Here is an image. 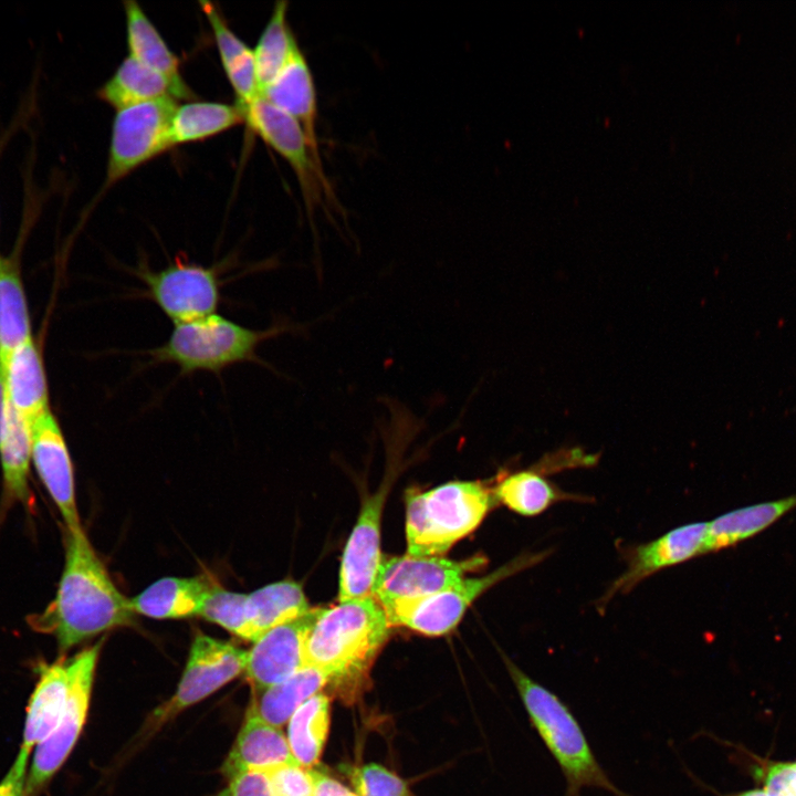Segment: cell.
Masks as SVG:
<instances>
[{"label":"cell","mask_w":796,"mask_h":796,"mask_svg":"<svg viewBox=\"0 0 796 796\" xmlns=\"http://www.w3.org/2000/svg\"><path fill=\"white\" fill-rule=\"evenodd\" d=\"M130 599L113 583L83 528L67 531L65 561L56 595L29 619L39 631L55 637L61 651L113 628L132 625Z\"/></svg>","instance_id":"1"},{"label":"cell","mask_w":796,"mask_h":796,"mask_svg":"<svg viewBox=\"0 0 796 796\" xmlns=\"http://www.w3.org/2000/svg\"><path fill=\"white\" fill-rule=\"evenodd\" d=\"M389 627L373 595L317 608L304 641L305 666L320 669L335 683L355 680L371 664Z\"/></svg>","instance_id":"2"},{"label":"cell","mask_w":796,"mask_h":796,"mask_svg":"<svg viewBox=\"0 0 796 796\" xmlns=\"http://www.w3.org/2000/svg\"><path fill=\"white\" fill-rule=\"evenodd\" d=\"M504 663L522 699L532 725L557 762L565 779L566 795L579 796L584 788H599L627 796L608 777L573 712L551 690L536 682L513 661Z\"/></svg>","instance_id":"3"},{"label":"cell","mask_w":796,"mask_h":796,"mask_svg":"<svg viewBox=\"0 0 796 796\" xmlns=\"http://www.w3.org/2000/svg\"><path fill=\"white\" fill-rule=\"evenodd\" d=\"M493 498V492L479 481H453L426 492L408 491V554L441 557L481 524Z\"/></svg>","instance_id":"4"},{"label":"cell","mask_w":796,"mask_h":796,"mask_svg":"<svg viewBox=\"0 0 796 796\" xmlns=\"http://www.w3.org/2000/svg\"><path fill=\"white\" fill-rule=\"evenodd\" d=\"M174 325L168 339L146 355L154 363L176 365L184 375L219 374L235 364L256 362L262 343L287 332L285 325L250 328L217 313Z\"/></svg>","instance_id":"5"},{"label":"cell","mask_w":796,"mask_h":796,"mask_svg":"<svg viewBox=\"0 0 796 796\" xmlns=\"http://www.w3.org/2000/svg\"><path fill=\"white\" fill-rule=\"evenodd\" d=\"M244 124L290 165L312 224L316 209H322L331 220L334 211L343 214L322 157L311 148L292 116L259 96L247 109Z\"/></svg>","instance_id":"6"},{"label":"cell","mask_w":796,"mask_h":796,"mask_svg":"<svg viewBox=\"0 0 796 796\" xmlns=\"http://www.w3.org/2000/svg\"><path fill=\"white\" fill-rule=\"evenodd\" d=\"M549 551L524 552L495 570L481 577H464L436 594L410 600L383 604L390 626H405L427 636L451 631L469 606L498 583L533 567L549 556Z\"/></svg>","instance_id":"7"},{"label":"cell","mask_w":796,"mask_h":796,"mask_svg":"<svg viewBox=\"0 0 796 796\" xmlns=\"http://www.w3.org/2000/svg\"><path fill=\"white\" fill-rule=\"evenodd\" d=\"M102 643L103 640L66 661L69 684L65 704L53 731L34 748L27 777L28 796H34L50 782L83 730Z\"/></svg>","instance_id":"8"},{"label":"cell","mask_w":796,"mask_h":796,"mask_svg":"<svg viewBox=\"0 0 796 796\" xmlns=\"http://www.w3.org/2000/svg\"><path fill=\"white\" fill-rule=\"evenodd\" d=\"M177 100L166 97L116 111L111 132L106 176L98 196L138 167L167 151Z\"/></svg>","instance_id":"9"},{"label":"cell","mask_w":796,"mask_h":796,"mask_svg":"<svg viewBox=\"0 0 796 796\" xmlns=\"http://www.w3.org/2000/svg\"><path fill=\"white\" fill-rule=\"evenodd\" d=\"M245 663V650L201 632L196 635L177 690L151 713L145 726L147 733L240 675Z\"/></svg>","instance_id":"10"},{"label":"cell","mask_w":796,"mask_h":796,"mask_svg":"<svg viewBox=\"0 0 796 796\" xmlns=\"http://www.w3.org/2000/svg\"><path fill=\"white\" fill-rule=\"evenodd\" d=\"M135 275L148 297L174 323H186L217 312L221 282L216 268L176 259L160 270L139 265Z\"/></svg>","instance_id":"11"},{"label":"cell","mask_w":796,"mask_h":796,"mask_svg":"<svg viewBox=\"0 0 796 796\" xmlns=\"http://www.w3.org/2000/svg\"><path fill=\"white\" fill-rule=\"evenodd\" d=\"M485 564L483 556L463 561L409 554L383 557L371 595L380 605L422 598L459 583Z\"/></svg>","instance_id":"12"},{"label":"cell","mask_w":796,"mask_h":796,"mask_svg":"<svg viewBox=\"0 0 796 796\" xmlns=\"http://www.w3.org/2000/svg\"><path fill=\"white\" fill-rule=\"evenodd\" d=\"M706 531L708 522L689 523L631 548L625 570L598 599V610H604L616 596L629 594L651 575L703 555Z\"/></svg>","instance_id":"13"},{"label":"cell","mask_w":796,"mask_h":796,"mask_svg":"<svg viewBox=\"0 0 796 796\" xmlns=\"http://www.w3.org/2000/svg\"><path fill=\"white\" fill-rule=\"evenodd\" d=\"M31 462L59 509L66 530H81L73 464L63 431L51 410L31 423Z\"/></svg>","instance_id":"14"},{"label":"cell","mask_w":796,"mask_h":796,"mask_svg":"<svg viewBox=\"0 0 796 796\" xmlns=\"http://www.w3.org/2000/svg\"><path fill=\"white\" fill-rule=\"evenodd\" d=\"M388 484L365 499L346 543L339 570V601L371 595L381 562L380 523Z\"/></svg>","instance_id":"15"},{"label":"cell","mask_w":796,"mask_h":796,"mask_svg":"<svg viewBox=\"0 0 796 796\" xmlns=\"http://www.w3.org/2000/svg\"><path fill=\"white\" fill-rule=\"evenodd\" d=\"M317 612L310 609L304 616L270 629L247 651L244 673L255 692L283 682L305 666L304 641Z\"/></svg>","instance_id":"16"},{"label":"cell","mask_w":796,"mask_h":796,"mask_svg":"<svg viewBox=\"0 0 796 796\" xmlns=\"http://www.w3.org/2000/svg\"><path fill=\"white\" fill-rule=\"evenodd\" d=\"M292 116L311 148L321 156L317 136V94L310 64L300 49L260 95Z\"/></svg>","instance_id":"17"},{"label":"cell","mask_w":796,"mask_h":796,"mask_svg":"<svg viewBox=\"0 0 796 796\" xmlns=\"http://www.w3.org/2000/svg\"><path fill=\"white\" fill-rule=\"evenodd\" d=\"M8 405L30 425L50 411L41 353L33 337L21 344L0 367Z\"/></svg>","instance_id":"18"},{"label":"cell","mask_w":796,"mask_h":796,"mask_svg":"<svg viewBox=\"0 0 796 796\" xmlns=\"http://www.w3.org/2000/svg\"><path fill=\"white\" fill-rule=\"evenodd\" d=\"M123 4L128 55L165 77L175 100H191L193 93L181 75L179 59L155 24L136 1L126 0Z\"/></svg>","instance_id":"19"},{"label":"cell","mask_w":796,"mask_h":796,"mask_svg":"<svg viewBox=\"0 0 796 796\" xmlns=\"http://www.w3.org/2000/svg\"><path fill=\"white\" fill-rule=\"evenodd\" d=\"M289 763L297 762L281 729L248 712L222 772L232 778L244 772H262Z\"/></svg>","instance_id":"20"},{"label":"cell","mask_w":796,"mask_h":796,"mask_svg":"<svg viewBox=\"0 0 796 796\" xmlns=\"http://www.w3.org/2000/svg\"><path fill=\"white\" fill-rule=\"evenodd\" d=\"M38 674L27 706L23 737L19 748V752L27 755H31L35 746L53 731L67 694L66 661L40 664Z\"/></svg>","instance_id":"21"},{"label":"cell","mask_w":796,"mask_h":796,"mask_svg":"<svg viewBox=\"0 0 796 796\" xmlns=\"http://www.w3.org/2000/svg\"><path fill=\"white\" fill-rule=\"evenodd\" d=\"M213 586L206 576L164 577L130 598L133 611L154 619L198 616Z\"/></svg>","instance_id":"22"},{"label":"cell","mask_w":796,"mask_h":796,"mask_svg":"<svg viewBox=\"0 0 796 796\" xmlns=\"http://www.w3.org/2000/svg\"><path fill=\"white\" fill-rule=\"evenodd\" d=\"M199 4L211 27L223 71L235 94V105L244 117L249 106L260 96L253 50L231 30L213 3L200 1Z\"/></svg>","instance_id":"23"},{"label":"cell","mask_w":796,"mask_h":796,"mask_svg":"<svg viewBox=\"0 0 796 796\" xmlns=\"http://www.w3.org/2000/svg\"><path fill=\"white\" fill-rule=\"evenodd\" d=\"M796 507V494L724 513L708 522L704 554L731 547L764 531Z\"/></svg>","instance_id":"24"},{"label":"cell","mask_w":796,"mask_h":796,"mask_svg":"<svg viewBox=\"0 0 796 796\" xmlns=\"http://www.w3.org/2000/svg\"><path fill=\"white\" fill-rule=\"evenodd\" d=\"M0 462L6 496L30 504L31 425L8 402L0 432Z\"/></svg>","instance_id":"25"},{"label":"cell","mask_w":796,"mask_h":796,"mask_svg":"<svg viewBox=\"0 0 796 796\" xmlns=\"http://www.w3.org/2000/svg\"><path fill=\"white\" fill-rule=\"evenodd\" d=\"M302 586L293 580L265 585L247 594L245 611L253 642L264 632L310 611Z\"/></svg>","instance_id":"26"},{"label":"cell","mask_w":796,"mask_h":796,"mask_svg":"<svg viewBox=\"0 0 796 796\" xmlns=\"http://www.w3.org/2000/svg\"><path fill=\"white\" fill-rule=\"evenodd\" d=\"M328 682L323 671L306 666L283 682L258 692L248 712L281 729L305 701Z\"/></svg>","instance_id":"27"},{"label":"cell","mask_w":796,"mask_h":796,"mask_svg":"<svg viewBox=\"0 0 796 796\" xmlns=\"http://www.w3.org/2000/svg\"><path fill=\"white\" fill-rule=\"evenodd\" d=\"M541 472L537 467L505 474L493 489L494 499L524 516L540 515L559 501H585L582 495L564 492Z\"/></svg>","instance_id":"28"},{"label":"cell","mask_w":796,"mask_h":796,"mask_svg":"<svg viewBox=\"0 0 796 796\" xmlns=\"http://www.w3.org/2000/svg\"><path fill=\"white\" fill-rule=\"evenodd\" d=\"M244 124L240 108L219 102L193 101L177 105L169 127L170 148L205 140Z\"/></svg>","instance_id":"29"},{"label":"cell","mask_w":796,"mask_h":796,"mask_svg":"<svg viewBox=\"0 0 796 796\" xmlns=\"http://www.w3.org/2000/svg\"><path fill=\"white\" fill-rule=\"evenodd\" d=\"M96 96L116 111L166 97L174 98L165 77L129 55L97 88Z\"/></svg>","instance_id":"30"},{"label":"cell","mask_w":796,"mask_h":796,"mask_svg":"<svg viewBox=\"0 0 796 796\" xmlns=\"http://www.w3.org/2000/svg\"><path fill=\"white\" fill-rule=\"evenodd\" d=\"M30 338V314L18 264L0 254V367Z\"/></svg>","instance_id":"31"},{"label":"cell","mask_w":796,"mask_h":796,"mask_svg":"<svg viewBox=\"0 0 796 796\" xmlns=\"http://www.w3.org/2000/svg\"><path fill=\"white\" fill-rule=\"evenodd\" d=\"M289 2L277 1L253 49L259 95L301 49L287 21Z\"/></svg>","instance_id":"32"},{"label":"cell","mask_w":796,"mask_h":796,"mask_svg":"<svg viewBox=\"0 0 796 796\" xmlns=\"http://www.w3.org/2000/svg\"><path fill=\"white\" fill-rule=\"evenodd\" d=\"M329 726V699L317 693L305 701L290 718L287 743L294 760L302 766L316 764L323 752Z\"/></svg>","instance_id":"33"},{"label":"cell","mask_w":796,"mask_h":796,"mask_svg":"<svg viewBox=\"0 0 796 796\" xmlns=\"http://www.w3.org/2000/svg\"><path fill=\"white\" fill-rule=\"evenodd\" d=\"M245 601L247 594L230 591L213 584L198 616L222 627L240 639L253 642Z\"/></svg>","instance_id":"34"},{"label":"cell","mask_w":796,"mask_h":796,"mask_svg":"<svg viewBox=\"0 0 796 796\" xmlns=\"http://www.w3.org/2000/svg\"><path fill=\"white\" fill-rule=\"evenodd\" d=\"M350 778L357 796H412L402 778L376 763L354 768Z\"/></svg>","instance_id":"35"},{"label":"cell","mask_w":796,"mask_h":796,"mask_svg":"<svg viewBox=\"0 0 796 796\" xmlns=\"http://www.w3.org/2000/svg\"><path fill=\"white\" fill-rule=\"evenodd\" d=\"M262 772L266 774L274 796H314L313 769L308 767L289 763Z\"/></svg>","instance_id":"36"},{"label":"cell","mask_w":796,"mask_h":796,"mask_svg":"<svg viewBox=\"0 0 796 796\" xmlns=\"http://www.w3.org/2000/svg\"><path fill=\"white\" fill-rule=\"evenodd\" d=\"M753 772L767 796H796V761L765 762Z\"/></svg>","instance_id":"37"},{"label":"cell","mask_w":796,"mask_h":796,"mask_svg":"<svg viewBox=\"0 0 796 796\" xmlns=\"http://www.w3.org/2000/svg\"><path fill=\"white\" fill-rule=\"evenodd\" d=\"M216 796H274L269 778L260 771H249L230 778L228 786Z\"/></svg>","instance_id":"38"},{"label":"cell","mask_w":796,"mask_h":796,"mask_svg":"<svg viewBox=\"0 0 796 796\" xmlns=\"http://www.w3.org/2000/svg\"><path fill=\"white\" fill-rule=\"evenodd\" d=\"M30 755L19 752L7 774L0 781V796H28L27 777Z\"/></svg>","instance_id":"39"},{"label":"cell","mask_w":796,"mask_h":796,"mask_svg":"<svg viewBox=\"0 0 796 796\" xmlns=\"http://www.w3.org/2000/svg\"><path fill=\"white\" fill-rule=\"evenodd\" d=\"M34 101V94L28 95L9 125L0 132V157L13 135L31 118L35 107Z\"/></svg>","instance_id":"40"},{"label":"cell","mask_w":796,"mask_h":796,"mask_svg":"<svg viewBox=\"0 0 796 796\" xmlns=\"http://www.w3.org/2000/svg\"><path fill=\"white\" fill-rule=\"evenodd\" d=\"M314 796H357L339 782L313 769Z\"/></svg>","instance_id":"41"},{"label":"cell","mask_w":796,"mask_h":796,"mask_svg":"<svg viewBox=\"0 0 796 796\" xmlns=\"http://www.w3.org/2000/svg\"><path fill=\"white\" fill-rule=\"evenodd\" d=\"M6 405H7V401H6V394H4L3 376H2V370L0 368V432H1L2 421H3V417H4Z\"/></svg>","instance_id":"42"},{"label":"cell","mask_w":796,"mask_h":796,"mask_svg":"<svg viewBox=\"0 0 796 796\" xmlns=\"http://www.w3.org/2000/svg\"><path fill=\"white\" fill-rule=\"evenodd\" d=\"M733 796H767V794L760 788L745 790Z\"/></svg>","instance_id":"43"}]
</instances>
